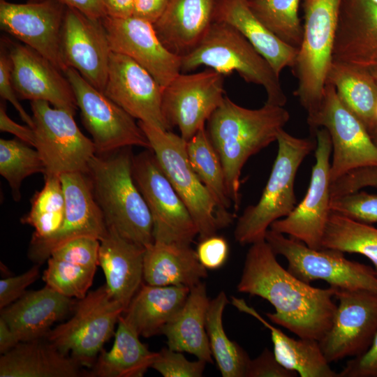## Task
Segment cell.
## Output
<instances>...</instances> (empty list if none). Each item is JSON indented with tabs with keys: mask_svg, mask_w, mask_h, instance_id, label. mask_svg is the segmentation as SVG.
Wrapping results in <instances>:
<instances>
[{
	"mask_svg": "<svg viewBox=\"0 0 377 377\" xmlns=\"http://www.w3.org/2000/svg\"><path fill=\"white\" fill-rule=\"evenodd\" d=\"M265 239L251 244L237 291L267 300L275 309L265 315L272 323L300 338L320 341L329 330L337 304L332 287H313L277 261Z\"/></svg>",
	"mask_w": 377,
	"mask_h": 377,
	"instance_id": "6da1fadb",
	"label": "cell"
},
{
	"mask_svg": "<svg viewBox=\"0 0 377 377\" xmlns=\"http://www.w3.org/2000/svg\"><path fill=\"white\" fill-rule=\"evenodd\" d=\"M284 106L265 103L258 109L238 105L228 96L207 121L206 131L224 170L229 198L235 210L240 202V175L246 161L270 143L290 119Z\"/></svg>",
	"mask_w": 377,
	"mask_h": 377,
	"instance_id": "7a4b0ae2",
	"label": "cell"
},
{
	"mask_svg": "<svg viewBox=\"0 0 377 377\" xmlns=\"http://www.w3.org/2000/svg\"><path fill=\"white\" fill-rule=\"evenodd\" d=\"M133 157L131 147L96 154L86 175L107 228L146 247L154 242L153 221L133 178Z\"/></svg>",
	"mask_w": 377,
	"mask_h": 377,
	"instance_id": "3957f363",
	"label": "cell"
},
{
	"mask_svg": "<svg viewBox=\"0 0 377 377\" xmlns=\"http://www.w3.org/2000/svg\"><path fill=\"white\" fill-rule=\"evenodd\" d=\"M205 66L224 75L237 72L244 81L262 86L265 103L284 106L287 97L269 62L235 27L214 21L198 45L181 57V73Z\"/></svg>",
	"mask_w": 377,
	"mask_h": 377,
	"instance_id": "277c9868",
	"label": "cell"
},
{
	"mask_svg": "<svg viewBox=\"0 0 377 377\" xmlns=\"http://www.w3.org/2000/svg\"><path fill=\"white\" fill-rule=\"evenodd\" d=\"M277 154L259 201L248 206L238 218L234 235L239 244H251L265 239L271 224L287 216L296 206L294 184L297 170L316 143L313 138H300L284 129L278 134Z\"/></svg>",
	"mask_w": 377,
	"mask_h": 377,
	"instance_id": "5b68a950",
	"label": "cell"
},
{
	"mask_svg": "<svg viewBox=\"0 0 377 377\" xmlns=\"http://www.w3.org/2000/svg\"><path fill=\"white\" fill-rule=\"evenodd\" d=\"M302 40L293 71L297 80L294 94L307 112V121L318 112L323 99L342 0H302Z\"/></svg>",
	"mask_w": 377,
	"mask_h": 377,
	"instance_id": "8992f818",
	"label": "cell"
},
{
	"mask_svg": "<svg viewBox=\"0 0 377 377\" xmlns=\"http://www.w3.org/2000/svg\"><path fill=\"white\" fill-rule=\"evenodd\" d=\"M161 169L189 211L200 240L216 235L233 219L220 211L211 193L194 172L181 135L138 121Z\"/></svg>",
	"mask_w": 377,
	"mask_h": 377,
	"instance_id": "52a82bcc",
	"label": "cell"
},
{
	"mask_svg": "<svg viewBox=\"0 0 377 377\" xmlns=\"http://www.w3.org/2000/svg\"><path fill=\"white\" fill-rule=\"evenodd\" d=\"M126 309L103 285L76 302L72 317L51 330L46 339L62 353L91 368L103 346L114 335Z\"/></svg>",
	"mask_w": 377,
	"mask_h": 377,
	"instance_id": "ba28073f",
	"label": "cell"
},
{
	"mask_svg": "<svg viewBox=\"0 0 377 377\" xmlns=\"http://www.w3.org/2000/svg\"><path fill=\"white\" fill-rule=\"evenodd\" d=\"M265 240L276 255H281L287 260V269L306 283L322 280L334 288L367 290L377 293V274L374 269L346 258L341 251L313 249L271 229L267 231Z\"/></svg>",
	"mask_w": 377,
	"mask_h": 377,
	"instance_id": "9c48e42d",
	"label": "cell"
},
{
	"mask_svg": "<svg viewBox=\"0 0 377 377\" xmlns=\"http://www.w3.org/2000/svg\"><path fill=\"white\" fill-rule=\"evenodd\" d=\"M31 108L34 148L44 163L45 177L72 172L86 174L96 148L93 140L80 131L75 114L43 101H31Z\"/></svg>",
	"mask_w": 377,
	"mask_h": 377,
	"instance_id": "30bf717a",
	"label": "cell"
},
{
	"mask_svg": "<svg viewBox=\"0 0 377 377\" xmlns=\"http://www.w3.org/2000/svg\"><path fill=\"white\" fill-rule=\"evenodd\" d=\"M132 170L151 215L154 242L190 246L198 235L197 226L153 151L133 156Z\"/></svg>",
	"mask_w": 377,
	"mask_h": 377,
	"instance_id": "8fae6325",
	"label": "cell"
},
{
	"mask_svg": "<svg viewBox=\"0 0 377 377\" xmlns=\"http://www.w3.org/2000/svg\"><path fill=\"white\" fill-rule=\"evenodd\" d=\"M64 74L72 87L82 123L92 137L96 154H108L133 146L150 149L148 139L135 118L75 69L69 67Z\"/></svg>",
	"mask_w": 377,
	"mask_h": 377,
	"instance_id": "7c38bea8",
	"label": "cell"
},
{
	"mask_svg": "<svg viewBox=\"0 0 377 377\" xmlns=\"http://www.w3.org/2000/svg\"><path fill=\"white\" fill-rule=\"evenodd\" d=\"M307 123L313 134L320 127L330 134L333 151L331 183L354 169L377 165V147L364 124L339 100L331 84L325 83L320 107Z\"/></svg>",
	"mask_w": 377,
	"mask_h": 377,
	"instance_id": "4fadbf2b",
	"label": "cell"
},
{
	"mask_svg": "<svg viewBox=\"0 0 377 377\" xmlns=\"http://www.w3.org/2000/svg\"><path fill=\"white\" fill-rule=\"evenodd\" d=\"M313 166L307 192L286 217L274 221L269 229L288 235L313 249H322V239L330 210V156L332 142L326 128H318Z\"/></svg>",
	"mask_w": 377,
	"mask_h": 377,
	"instance_id": "5bb4252c",
	"label": "cell"
},
{
	"mask_svg": "<svg viewBox=\"0 0 377 377\" xmlns=\"http://www.w3.org/2000/svg\"><path fill=\"white\" fill-rule=\"evenodd\" d=\"M224 75L212 68L180 73L163 90L162 110L170 128L177 126L188 141L201 128L226 95Z\"/></svg>",
	"mask_w": 377,
	"mask_h": 377,
	"instance_id": "9a60e30c",
	"label": "cell"
},
{
	"mask_svg": "<svg viewBox=\"0 0 377 377\" xmlns=\"http://www.w3.org/2000/svg\"><path fill=\"white\" fill-rule=\"evenodd\" d=\"M334 289L339 304L329 330L319 341L329 363L364 353L377 332V293Z\"/></svg>",
	"mask_w": 377,
	"mask_h": 377,
	"instance_id": "2e32d148",
	"label": "cell"
},
{
	"mask_svg": "<svg viewBox=\"0 0 377 377\" xmlns=\"http://www.w3.org/2000/svg\"><path fill=\"white\" fill-rule=\"evenodd\" d=\"M66 7L58 0L13 3L0 0V27L64 73L61 34Z\"/></svg>",
	"mask_w": 377,
	"mask_h": 377,
	"instance_id": "e0dca14e",
	"label": "cell"
},
{
	"mask_svg": "<svg viewBox=\"0 0 377 377\" xmlns=\"http://www.w3.org/2000/svg\"><path fill=\"white\" fill-rule=\"evenodd\" d=\"M60 178L65 198L64 222L53 236L31 239L29 257L36 264L47 260L54 250L71 239L89 236L101 240L108 231L87 175L72 172L64 174Z\"/></svg>",
	"mask_w": 377,
	"mask_h": 377,
	"instance_id": "ac0fdd59",
	"label": "cell"
},
{
	"mask_svg": "<svg viewBox=\"0 0 377 377\" xmlns=\"http://www.w3.org/2000/svg\"><path fill=\"white\" fill-rule=\"evenodd\" d=\"M163 90L140 65L112 51L104 94L138 121L170 131L162 110Z\"/></svg>",
	"mask_w": 377,
	"mask_h": 377,
	"instance_id": "d6986e66",
	"label": "cell"
},
{
	"mask_svg": "<svg viewBox=\"0 0 377 377\" xmlns=\"http://www.w3.org/2000/svg\"><path fill=\"white\" fill-rule=\"evenodd\" d=\"M111 50L124 54L147 70L163 87L181 73V57L160 41L153 24L131 16L101 19Z\"/></svg>",
	"mask_w": 377,
	"mask_h": 377,
	"instance_id": "ffe728a7",
	"label": "cell"
},
{
	"mask_svg": "<svg viewBox=\"0 0 377 377\" xmlns=\"http://www.w3.org/2000/svg\"><path fill=\"white\" fill-rule=\"evenodd\" d=\"M61 48L66 66L75 69L91 85L103 91L112 50L101 20L91 19L66 7Z\"/></svg>",
	"mask_w": 377,
	"mask_h": 377,
	"instance_id": "44dd1931",
	"label": "cell"
},
{
	"mask_svg": "<svg viewBox=\"0 0 377 377\" xmlns=\"http://www.w3.org/2000/svg\"><path fill=\"white\" fill-rule=\"evenodd\" d=\"M8 52L12 62V81L17 96L30 101H46L75 114L78 109L76 100L63 71L26 45L12 43Z\"/></svg>",
	"mask_w": 377,
	"mask_h": 377,
	"instance_id": "7402d4cb",
	"label": "cell"
},
{
	"mask_svg": "<svg viewBox=\"0 0 377 377\" xmlns=\"http://www.w3.org/2000/svg\"><path fill=\"white\" fill-rule=\"evenodd\" d=\"M332 60L377 68V4L371 0H342Z\"/></svg>",
	"mask_w": 377,
	"mask_h": 377,
	"instance_id": "603a6c76",
	"label": "cell"
},
{
	"mask_svg": "<svg viewBox=\"0 0 377 377\" xmlns=\"http://www.w3.org/2000/svg\"><path fill=\"white\" fill-rule=\"evenodd\" d=\"M76 302L45 285L27 291L22 297L1 309L0 317L20 342L45 339L57 321L73 311Z\"/></svg>",
	"mask_w": 377,
	"mask_h": 377,
	"instance_id": "cb8c5ba5",
	"label": "cell"
},
{
	"mask_svg": "<svg viewBox=\"0 0 377 377\" xmlns=\"http://www.w3.org/2000/svg\"><path fill=\"white\" fill-rule=\"evenodd\" d=\"M216 0H169L153 24L162 44L180 57L193 51L214 20Z\"/></svg>",
	"mask_w": 377,
	"mask_h": 377,
	"instance_id": "d4e9b609",
	"label": "cell"
},
{
	"mask_svg": "<svg viewBox=\"0 0 377 377\" xmlns=\"http://www.w3.org/2000/svg\"><path fill=\"white\" fill-rule=\"evenodd\" d=\"M100 242L98 265L104 272L105 285L112 297L126 309L143 283L145 247L110 228Z\"/></svg>",
	"mask_w": 377,
	"mask_h": 377,
	"instance_id": "484cf974",
	"label": "cell"
},
{
	"mask_svg": "<svg viewBox=\"0 0 377 377\" xmlns=\"http://www.w3.org/2000/svg\"><path fill=\"white\" fill-rule=\"evenodd\" d=\"M227 23L239 31L269 62L279 76L293 68L299 49L283 42L253 14L249 0H216L214 20Z\"/></svg>",
	"mask_w": 377,
	"mask_h": 377,
	"instance_id": "4316f807",
	"label": "cell"
},
{
	"mask_svg": "<svg viewBox=\"0 0 377 377\" xmlns=\"http://www.w3.org/2000/svg\"><path fill=\"white\" fill-rule=\"evenodd\" d=\"M81 365L46 339L18 343L0 357V377H77Z\"/></svg>",
	"mask_w": 377,
	"mask_h": 377,
	"instance_id": "83f0119b",
	"label": "cell"
},
{
	"mask_svg": "<svg viewBox=\"0 0 377 377\" xmlns=\"http://www.w3.org/2000/svg\"><path fill=\"white\" fill-rule=\"evenodd\" d=\"M207 276V269L188 245L154 242L145 247L143 277L147 284L191 289Z\"/></svg>",
	"mask_w": 377,
	"mask_h": 377,
	"instance_id": "f1b7e54d",
	"label": "cell"
},
{
	"mask_svg": "<svg viewBox=\"0 0 377 377\" xmlns=\"http://www.w3.org/2000/svg\"><path fill=\"white\" fill-rule=\"evenodd\" d=\"M209 301L206 285L201 281L191 288L184 306L163 327L162 334L165 336L170 349L192 354L198 360L212 364V354L206 330Z\"/></svg>",
	"mask_w": 377,
	"mask_h": 377,
	"instance_id": "f546056e",
	"label": "cell"
},
{
	"mask_svg": "<svg viewBox=\"0 0 377 377\" xmlns=\"http://www.w3.org/2000/svg\"><path fill=\"white\" fill-rule=\"evenodd\" d=\"M231 304L239 311L255 318L269 330L273 353L283 367L301 377H339V373L332 369L324 356L318 341L288 337L267 322L243 299L231 297Z\"/></svg>",
	"mask_w": 377,
	"mask_h": 377,
	"instance_id": "4dcf8cb0",
	"label": "cell"
},
{
	"mask_svg": "<svg viewBox=\"0 0 377 377\" xmlns=\"http://www.w3.org/2000/svg\"><path fill=\"white\" fill-rule=\"evenodd\" d=\"M190 290L184 286L142 283L123 315L140 336L162 334L163 327L184 306Z\"/></svg>",
	"mask_w": 377,
	"mask_h": 377,
	"instance_id": "1f68e13d",
	"label": "cell"
},
{
	"mask_svg": "<svg viewBox=\"0 0 377 377\" xmlns=\"http://www.w3.org/2000/svg\"><path fill=\"white\" fill-rule=\"evenodd\" d=\"M140 334L122 314L110 350H102L90 372L93 377H142L154 362L158 352L149 350Z\"/></svg>",
	"mask_w": 377,
	"mask_h": 377,
	"instance_id": "d6a6232c",
	"label": "cell"
},
{
	"mask_svg": "<svg viewBox=\"0 0 377 377\" xmlns=\"http://www.w3.org/2000/svg\"><path fill=\"white\" fill-rule=\"evenodd\" d=\"M326 82L334 87L343 105L367 128L377 109V84L370 69L332 60Z\"/></svg>",
	"mask_w": 377,
	"mask_h": 377,
	"instance_id": "836d02e7",
	"label": "cell"
},
{
	"mask_svg": "<svg viewBox=\"0 0 377 377\" xmlns=\"http://www.w3.org/2000/svg\"><path fill=\"white\" fill-rule=\"evenodd\" d=\"M228 303L224 291L209 301L206 318L209 346L223 377H245L251 359L236 341L228 337L223 325V313Z\"/></svg>",
	"mask_w": 377,
	"mask_h": 377,
	"instance_id": "e575fe53",
	"label": "cell"
},
{
	"mask_svg": "<svg viewBox=\"0 0 377 377\" xmlns=\"http://www.w3.org/2000/svg\"><path fill=\"white\" fill-rule=\"evenodd\" d=\"M186 152L194 172L211 193L220 211L229 214L228 211L232 203L228 195L224 170L205 127L186 142Z\"/></svg>",
	"mask_w": 377,
	"mask_h": 377,
	"instance_id": "d590c367",
	"label": "cell"
},
{
	"mask_svg": "<svg viewBox=\"0 0 377 377\" xmlns=\"http://www.w3.org/2000/svg\"><path fill=\"white\" fill-rule=\"evenodd\" d=\"M322 248L359 253L369 258L377 274V228L331 212Z\"/></svg>",
	"mask_w": 377,
	"mask_h": 377,
	"instance_id": "8d00e7d4",
	"label": "cell"
},
{
	"mask_svg": "<svg viewBox=\"0 0 377 377\" xmlns=\"http://www.w3.org/2000/svg\"><path fill=\"white\" fill-rule=\"evenodd\" d=\"M65 214V198L60 177H45L43 188L31 199V207L21 222L34 228L31 239L53 236L61 227Z\"/></svg>",
	"mask_w": 377,
	"mask_h": 377,
	"instance_id": "74e56055",
	"label": "cell"
},
{
	"mask_svg": "<svg viewBox=\"0 0 377 377\" xmlns=\"http://www.w3.org/2000/svg\"><path fill=\"white\" fill-rule=\"evenodd\" d=\"M301 0H249L258 20L286 44L300 49L303 27L298 16Z\"/></svg>",
	"mask_w": 377,
	"mask_h": 377,
	"instance_id": "f35d334b",
	"label": "cell"
},
{
	"mask_svg": "<svg viewBox=\"0 0 377 377\" xmlns=\"http://www.w3.org/2000/svg\"><path fill=\"white\" fill-rule=\"evenodd\" d=\"M29 146L20 140H0V174L8 183L15 200H20L25 178L45 171L38 151Z\"/></svg>",
	"mask_w": 377,
	"mask_h": 377,
	"instance_id": "ab89813d",
	"label": "cell"
},
{
	"mask_svg": "<svg viewBox=\"0 0 377 377\" xmlns=\"http://www.w3.org/2000/svg\"><path fill=\"white\" fill-rule=\"evenodd\" d=\"M96 270L50 257L43 279L45 285L59 293L80 300L87 295Z\"/></svg>",
	"mask_w": 377,
	"mask_h": 377,
	"instance_id": "60d3db41",
	"label": "cell"
},
{
	"mask_svg": "<svg viewBox=\"0 0 377 377\" xmlns=\"http://www.w3.org/2000/svg\"><path fill=\"white\" fill-rule=\"evenodd\" d=\"M330 210L354 221L377 223V194L364 191L331 198Z\"/></svg>",
	"mask_w": 377,
	"mask_h": 377,
	"instance_id": "b9f144b4",
	"label": "cell"
},
{
	"mask_svg": "<svg viewBox=\"0 0 377 377\" xmlns=\"http://www.w3.org/2000/svg\"><path fill=\"white\" fill-rule=\"evenodd\" d=\"M100 244V240L96 237H80L57 248L50 257L85 267L96 268Z\"/></svg>",
	"mask_w": 377,
	"mask_h": 377,
	"instance_id": "7bdbcfd3",
	"label": "cell"
},
{
	"mask_svg": "<svg viewBox=\"0 0 377 377\" xmlns=\"http://www.w3.org/2000/svg\"><path fill=\"white\" fill-rule=\"evenodd\" d=\"M207 362L200 360L190 361L182 352L162 348L151 365L164 377H200Z\"/></svg>",
	"mask_w": 377,
	"mask_h": 377,
	"instance_id": "ee69618b",
	"label": "cell"
},
{
	"mask_svg": "<svg viewBox=\"0 0 377 377\" xmlns=\"http://www.w3.org/2000/svg\"><path fill=\"white\" fill-rule=\"evenodd\" d=\"M367 186L377 188V165L354 169L331 183V198L351 193Z\"/></svg>",
	"mask_w": 377,
	"mask_h": 377,
	"instance_id": "f6af8a7d",
	"label": "cell"
},
{
	"mask_svg": "<svg viewBox=\"0 0 377 377\" xmlns=\"http://www.w3.org/2000/svg\"><path fill=\"white\" fill-rule=\"evenodd\" d=\"M40 264H36L25 272L0 280V309H2L22 297L27 288L40 276Z\"/></svg>",
	"mask_w": 377,
	"mask_h": 377,
	"instance_id": "bcb514c9",
	"label": "cell"
},
{
	"mask_svg": "<svg viewBox=\"0 0 377 377\" xmlns=\"http://www.w3.org/2000/svg\"><path fill=\"white\" fill-rule=\"evenodd\" d=\"M196 254L201 265L207 269H217L226 262L229 246L226 239L216 234L200 239Z\"/></svg>",
	"mask_w": 377,
	"mask_h": 377,
	"instance_id": "7dc6e473",
	"label": "cell"
},
{
	"mask_svg": "<svg viewBox=\"0 0 377 377\" xmlns=\"http://www.w3.org/2000/svg\"><path fill=\"white\" fill-rule=\"evenodd\" d=\"M12 62L8 51L1 45L0 51V95L2 99L9 101L18 112L22 120L33 128L34 120L21 105L17 99L11 77Z\"/></svg>",
	"mask_w": 377,
	"mask_h": 377,
	"instance_id": "c3c4849f",
	"label": "cell"
},
{
	"mask_svg": "<svg viewBox=\"0 0 377 377\" xmlns=\"http://www.w3.org/2000/svg\"><path fill=\"white\" fill-rule=\"evenodd\" d=\"M297 374L283 367L276 359L273 351L265 348L254 359H251L245 377H295Z\"/></svg>",
	"mask_w": 377,
	"mask_h": 377,
	"instance_id": "681fc988",
	"label": "cell"
},
{
	"mask_svg": "<svg viewBox=\"0 0 377 377\" xmlns=\"http://www.w3.org/2000/svg\"><path fill=\"white\" fill-rule=\"evenodd\" d=\"M339 377H377V332L369 348L348 360Z\"/></svg>",
	"mask_w": 377,
	"mask_h": 377,
	"instance_id": "f907efd6",
	"label": "cell"
},
{
	"mask_svg": "<svg viewBox=\"0 0 377 377\" xmlns=\"http://www.w3.org/2000/svg\"><path fill=\"white\" fill-rule=\"evenodd\" d=\"M0 130L14 135L18 140L26 144L35 146L34 129L29 126H22L14 121L6 112L5 103L0 104Z\"/></svg>",
	"mask_w": 377,
	"mask_h": 377,
	"instance_id": "816d5d0a",
	"label": "cell"
},
{
	"mask_svg": "<svg viewBox=\"0 0 377 377\" xmlns=\"http://www.w3.org/2000/svg\"><path fill=\"white\" fill-rule=\"evenodd\" d=\"M169 0H133V16L154 24L164 12Z\"/></svg>",
	"mask_w": 377,
	"mask_h": 377,
	"instance_id": "f5cc1de1",
	"label": "cell"
},
{
	"mask_svg": "<svg viewBox=\"0 0 377 377\" xmlns=\"http://www.w3.org/2000/svg\"><path fill=\"white\" fill-rule=\"evenodd\" d=\"M66 7L75 9L88 17L101 20L107 15L102 0H58Z\"/></svg>",
	"mask_w": 377,
	"mask_h": 377,
	"instance_id": "db71d44e",
	"label": "cell"
},
{
	"mask_svg": "<svg viewBox=\"0 0 377 377\" xmlns=\"http://www.w3.org/2000/svg\"><path fill=\"white\" fill-rule=\"evenodd\" d=\"M107 15L124 18L133 16V0H102Z\"/></svg>",
	"mask_w": 377,
	"mask_h": 377,
	"instance_id": "11a10c76",
	"label": "cell"
},
{
	"mask_svg": "<svg viewBox=\"0 0 377 377\" xmlns=\"http://www.w3.org/2000/svg\"><path fill=\"white\" fill-rule=\"evenodd\" d=\"M18 343L20 341L8 323L0 317V353H7Z\"/></svg>",
	"mask_w": 377,
	"mask_h": 377,
	"instance_id": "9f6ffc18",
	"label": "cell"
},
{
	"mask_svg": "<svg viewBox=\"0 0 377 377\" xmlns=\"http://www.w3.org/2000/svg\"><path fill=\"white\" fill-rule=\"evenodd\" d=\"M367 131L372 141L377 147V119H374L371 124L367 127Z\"/></svg>",
	"mask_w": 377,
	"mask_h": 377,
	"instance_id": "6f0895ef",
	"label": "cell"
},
{
	"mask_svg": "<svg viewBox=\"0 0 377 377\" xmlns=\"http://www.w3.org/2000/svg\"><path fill=\"white\" fill-rule=\"evenodd\" d=\"M371 71V73L377 84V68H369Z\"/></svg>",
	"mask_w": 377,
	"mask_h": 377,
	"instance_id": "680465c9",
	"label": "cell"
},
{
	"mask_svg": "<svg viewBox=\"0 0 377 377\" xmlns=\"http://www.w3.org/2000/svg\"><path fill=\"white\" fill-rule=\"evenodd\" d=\"M29 2H38V1H43V0H29Z\"/></svg>",
	"mask_w": 377,
	"mask_h": 377,
	"instance_id": "91938a15",
	"label": "cell"
},
{
	"mask_svg": "<svg viewBox=\"0 0 377 377\" xmlns=\"http://www.w3.org/2000/svg\"><path fill=\"white\" fill-rule=\"evenodd\" d=\"M371 1H373L374 3L377 4V0H371Z\"/></svg>",
	"mask_w": 377,
	"mask_h": 377,
	"instance_id": "94428289",
	"label": "cell"
}]
</instances>
